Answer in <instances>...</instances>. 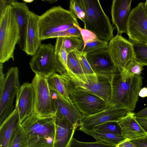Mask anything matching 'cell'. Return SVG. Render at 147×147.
I'll list each match as a JSON object with an SVG mask.
<instances>
[{"instance_id":"cell-41","label":"cell","mask_w":147,"mask_h":147,"mask_svg":"<svg viewBox=\"0 0 147 147\" xmlns=\"http://www.w3.org/2000/svg\"><path fill=\"white\" fill-rule=\"evenodd\" d=\"M10 0H0V14L4 10L7 5L9 4Z\"/></svg>"},{"instance_id":"cell-44","label":"cell","mask_w":147,"mask_h":147,"mask_svg":"<svg viewBox=\"0 0 147 147\" xmlns=\"http://www.w3.org/2000/svg\"><path fill=\"white\" fill-rule=\"evenodd\" d=\"M139 96L142 98L147 97V88L144 87L141 88L139 93Z\"/></svg>"},{"instance_id":"cell-8","label":"cell","mask_w":147,"mask_h":147,"mask_svg":"<svg viewBox=\"0 0 147 147\" xmlns=\"http://www.w3.org/2000/svg\"><path fill=\"white\" fill-rule=\"evenodd\" d=\"M69 96L78 109L85 116L93 115L106 109L108 104L99 97L89 92L76 90L70 78Z\"/></svg>"},{"instance_id":"cell-23","label":"cell","mask_w":147,"mask_h":147,"mask_svg":"<svg viewBox=\"0 0 147 147\" xmlns=\"http://www.w3.org/2000/svg\"><path fill=\"white\" fill-rule=\"evenodd\" d=\"M67 66V74L74 84H89L82 70L76 51H72L68 55Z\"/></svg>"},{"instance_id":"cell-38","label":"cell","mask_w":147,"mask_h":147,"mask_svg":"<svg viewBox=\"0 0 147 147\" xmlns=\"http://www.w3.org/2000/svg\"><path fill=\"white\" fill-rule=\"evenodd\" d=\"M130 141L138 147H147V137Z\"/></svg>"},{"instance_id":"cell-5","label":"cell","mask_w":147,"mask_h":147,"mask_svg":"<svg viewBox=\"0 0 147 147\" xmlns=\"http://www.w3.org/2000/svg\"><path fill=\"white\" fill-rule=\"evenodd\" d=\"M85 12L84 28L96 35L98 38L108 42L113 37V28L108 17L98 0H82Z\"/></svg>"},{"instance_id":"cell-11","label":"cell","mask_w":147,"mask_h":147,"mask_svg":"<svg viewBox=\"0 0 147 147\" xmlns=\"http://www.w3.org/2000/svg\"><path fill=\"white\" fill-rule=\"evenodd\" d=\"M107 49L113 61L120 71L135 58L132 44L121 35L117 34L110 40Z\"/></svg>"},{"instance_id":"cell-13","label":"cell","mask_w":147,"mask_h":147,"mask_svg":"<svg viewBox=\"0 0 147 147\" xmlns=\"http://www.w3.org/2000/svg\"><path fill=\"white\" fill-rule=\"evenodd\" d=\"M86 57L97 76L111 78L117 69L107 49L88 53L86 55Z\"/></svg>"},{"instance_id":"cell-25","label":"cell","mask_w":147,"mask_h":147,"mask_svg":"<svg viewBox=\"0 0 147 147\" xmlns=\"http://www.w3.org/2000/svg\"><path fill=\"white\" fill-rule=\"evenodd\" d=\"M54 47L57 72L61 75L68 74V54L62 45V37L57 38Z\"/></svg>"},{"instance_id":"cell-29","label":"cell","mask_w":147,"mask_h":147,"mask_svg":"<svg viewBox=\"0 0 147 147\" xmlns=\"http://www.w3.org/2000/svg\"><path fill=\"white\" fill-rule=\"evenodd\" d=\"M62 42L68 55L73 51H81L84 46L83 39L76 37H62Z\"/></svg>"},{"instance_id":"cell-28","label":"cell","mask_w":147,"mask_h":147,"mask_svg":"<svg viewBox=\"0 0 147 147\" xmlns=\"http://www.w3.org/2000/svg\"><path fill=\"white\" fill-rule=\"evenodd\" d=\"M76 51L82 70L88 83L91 81L98 80V77L91 68L86 58V54L81 51Z\"/></svg>"},{"instance_id":"cell-40","label":"cell","mask_w":147,"mask_h":147,"mask_svg":"<svg viewBox=\"0 0 147 147\" xmlns=\"http://www.w3.org/2000/svg\"><path fill=\"white\" fill-rule=\"evenodd\" d=\"M117 147H138L131 142L130 140L126 139L116 146Z\"/></svg>"},{"instance_id":"cell-12","label":"cell","mask_w":147,"mask_h":147,"mask_svg":"<svg viewBox=\"0 0 147 147\" xmlns=\"http://www.w3.org/2000/svg\"><path fill=\"white\" fill-rule=\"evenodd\" d=\"M130 112L116 106H109L102 111L84 117L80 121L78 130H91L94 127L107 122L118 121Z\"/></svg>"},{"instance_id":"cell-35","label":"cell","mask_w":147,"mask_h":147,"mask_svg":"<svg viewBox=\"0 0 147 147\" xmlns=\"http://www.w3.org/2000/svg\"><path fill=\"white\" fill-rule=\"evenodd\" d=\"M68 147H117L116 146L99 141L92 142L79 141L73 137Z\"/></svg>"},{"instance_id":"cell-47","label":"cell","mask_w":147,"mask_h":147,"mask_svg":"<svg viewBox=\"0 0 147 147\" xmlns=\"http://www.w3.org/2000/svg\"><path fill=\"white\" fill-rule=\"evenodd\" d=\"M48 1L50 3H55L56 1H57L56 0H51V1Z\"/></svg>"},{"instance_id":"cell-20","label":"cell","mask_w":147,"mask_h":147,"mask_svg":"<svg viewBox=\"0 0 147 147\" xmlns=\"http://www.w3.org/2000/svg\"><path fill=\"white\" fill-rule=\"evenodd\" d=\"M135 114L130 111L118 121L121 129L122 135L130 140L147 137V133L136 120Z\"/></svg>"},{"instance_id":"cell-21","label":"cell","mask_w":147,"mask_h":147,"mask_svg":"<svg viewBox=\"0 0 147 147\" xmlns=\"http://www.w3.org/2000/svg\"><path fill=\"white\" fill-rule=\"evenodd\" d=\"M46 78L51 91L55 92L69 103L72 102L69 96L70 77L68 74L61 75L56 73H52Z\"/></svg>"},{"instance_id":"cell-36","label":"cell","mask_w":147,"mask_h":147,"mask_svg":"<svg viewBox=\"0 0 147 147\" xmlns=\"http://www.w3.org/2000/svg\"><path fill=\"white\" fill-rule=\"evenodd\" d=\"M74 36L82 39L80 30L76 26L71 27L66 30L54 34L52 38L59 37Z\"/></svg>"},{"instance_id":"cell-22","label":"cell","mask_w":147,"mask_h":147,"mask_svg":"<svg viewBox=\"0 0 147 147\" xmlns=\"http://www.w3.org/2000/svg\"><path fill=\"white\" fill-rule=\"evenodd\" d=\"M19 122L18 113L15 109L0 125V147H7Z\"/></svg>"},{"instance_id":"cell-16","label":"cell","mask_w":147,"mask_h":147,"mask_svg":"<svg viewBox=\"0 0 147 147\" xmlns=\"http://www.w3.org/2000/svg\"><path fill=\"white\" fill-rule=\"evenodd\" d=\"M131 0H113L111 14L113 24L117 28V34H127V23L131 11Z\"/></svg>"},{"instance_id":"cell-37","label":"cell","mask_w":147,"mask_h":147,"mask_svg":"<svg viewBox=\"0 0 147 147\" xmlns=\"http://www.w3.org/2000/svg\"><path fill=\"white\" fill-rule=\"evenodd\" d=\"M74 25L80 31L84 42V47L87 43L99 39L96 35L90 31L84 28H82L80 26L76 24H74Z\"/></svg>"},{"instance_id":"cell-1","label":"cell","mask_w":147,"mask_h":147,"mask_svg":"<svg viewBox=\"0 0 147 147\" xmlns=\"http://www.w3.org/2000/svg\"><path fill=\"white\" fill-rule=\"evenodd\" d=\"M111 94L109 106L114 105L133 112L139 100V93L142 85L140 75L124 79L117 68L111 78Z\"/></svg>"},{"instance_id":"cell-43","label":"cell","mask_w":147,"mask_h":147,"mask_svg":"<svg viewBox=\"0 0 147 147\" xmlns=\"http://www.w3.org/2000/svg\"><path fill=\"white\" fill-rule=\"evenodd\" d=\"M134 116L137 117H147V107L141 110L137 113H135Z\"/></svg>"},{"instance_id":"cell-45","label":"cell","mask_w":147,"mask_h":147,"mask_svg":"<svg viewBox=\"0 0 147 147\" xmlns=\"http://www.w3.org/2000/svg\"><path fill=\"white\" fill-rule=\"evenodd\" d=\"M144 7L147 16V0L146 1L145 3H144Z\"/></svg>"},{"instance_id":"cell-7","label":"cell","mask_w":147,"mask_h":147,"mask_svg":"<svg viewBox=\"0 0 147 147\" xmlns=\"http://www.w3.org/2000/svg\"><path fill=\"white\" fill-rule=\"evenodd\" d=\"M19 71L16 67L8 70L0 90V125L13 111L14 98L20 88Z\"/></svg>"},{"instance_id":"cell-34","label":"cell","mask_w":147,"mask_h":147,"mask_svg":"<svg viewBox=\"0 0 147 147\" xmlns=\"http://www.w3.org/2000/svg\"><path fill=\"white\" fill-rule=\"evenodd\" d=\"M108 44L107 42L99 39L87 43L81 51L86 55L98 50L107 49Z\"/></svg>"},{"instance_id":"cell-39","label":"cell","mask_w":147,"mask_h":147,"mask_svg":"<svg viewBox=\"0 0 147 147\" xmlns=\"http://www.w3.org/2000/svg\"><path fill=\"white\" fill-rule=\"evenodd\" d=\"M135 117L138 122L147 133V117Z\"/></svg>"},{"instance_id":"cell-17","label":"cell","mask_w":147,"mask_h":147,"mask_svg":"<svg viewBox=\"0 0 147 147\" xmlns=\"http://www.w3.org/2000/svg\"><path fill=\"white\" fill-rule=\"evenodd\" d=\"M98 77L97 80L89 82L88 84L74 85L71 81L76 90L98 96L103 100L109 106L111 94V78Z\"/></svg>"},{"instance_id":"cell-3","label":"cell","mask_w":147,"mask_h":147,"mask_svg":"<svg viewBox=\"0 0 147 147\" xmlns=\"http://www.w3.org/2000/svg\"><path fill=\"white\" fill-rule=\"evenodd\" d=\"M20 30L14 11L10 4L0 14V63L14 60L16 46L20 42Z\"/></svg>"},{"instance_id":"cell-15","label":"cell","mask_w":147,"mask_h":147,"mask_svg":"<svg viewBox=\"0 0 147 147\" xmlns=\"http://www.w3.org/2000/svg\"><path fill=\"white\" fill-rule=\"evenodd\" d=\"M34 92L31 83H24L20 87L16 95L15 109L18 113L20 122L21 123L33 114Z\"/></svg>"},{"instance_id":"cell-33","label":"cell","mask_w":147,"mask_h":147,"mask_svg":"<svg viewBox=\"0 0 147 147\" xmlns=\"http://www.w3.org/2000/svg\"><path fill=\"white\" fill-rule=\"evenodd\" d=\"M69 11L77 18L84 22L85 12L82 0H71L70 1Z\"/></svg>"},{"instance_id":"cell-30","label":"cell","mask_w":147,"mask_h":147,"mask_svg":"<svg viewBox=\"0 0 147 147\" xmlns=\"http://www.w3.org/2000/svg\"><path fill=\"white\" fill-rule=\"evenodd\" d=\"M130 42L132 44L135 59L144 66H147V45L142 42Z\"/></svg>"},{"instance_id":"cell-31","label":"cell","mask_w":147,"mask_h":147,"mask_svg":"<svg viewBox=\"0 0 147 147\" xmlns=\"http://www.w3.org/2000/svg\"><path fill=\"white\" fill-rule=\"evenodd\" d=\"M144 66L134 59L123 71H120L122 77L126 79L132 76L140 75Z\"/></svg>"},{"instance_id":"cell-6","label":"cell","mask_w":147,"mask_h":147,"mask_svg":"<svg viewBox=\"0 0 147 147\" xmlns=\"http://www.w3.org/2000/svg\"><path fill=\"white\" fill-rule=\"evenodd\" d=\"M31 84L34 92L33 114L42 118L55 116L57 111V105L48 87L46 77L35 75Z\"/></svg>"},{"instance_id":"cell-10","label":"cell","mask_w":147,"mask_h":147,"mask_svg":"<svg viewBox=\"0 0 147 147\" xmlns=\"http://www.w3.org/2000/svg\"><path fill=\"white\" fill-rule=\"evenodd\" d=\"M127 28L129 41L142 42L147 45V16L143 3H139L131 11Z\"/></svg>"},{"instance_id":"cell-42","label":"cell","mask_w":147,"mask_h":147,"mask_svg":"<svg viewBox=\"0 0 147 147\" xmlns=\"http://www.w3.org/2000/svg\"><path fill=\"white\" fill-rule=\"evenodd\" d=\"M3 64L0 63V86L3 85L5 78V75L3 73Z\"/></svg>"},{"instance_id":"cell-14","label":"cell","mask_w":147,"mask_h":147,"mask_svg":"<svg viewBox=\"0 0 147 147\" xmlns=\"http://www.w3.org/2000/svg\"><path fill=\"white\" fill-rule=\"evenodd\" d=\"M39 16L29 11L26 25L22 50L27 55L32 56L42 44L38 26Z\"/></svg>"},{"instance_id":"cell-2","label":"cell","mask_w":147,"mask_h":147,"mask_svg":"<svg viewBox=\"0 0 147 147\" xmlns=\"http://www.w3.org/2000/svg\"><path fill=\"white\" fill-rule=\"evenodd\" d=\"M55 115L42 118L32 114L21 124L26 134L28 147H53Z\"/></svg>"},{"instance_id":"cell-24","label":"cell","mask_w":147,"mask_h":147,"mask_svg":"<svg viewBox=\"0 0 147 147\" xmlns=\"http://www.w3.org/2000/svg\"><path fill=\"white\" fill-rule=\"evenodd\" d=\"M9 4L13 8L19 27L21 35L20 47L21 48H22L28 14L30 10L27 3L24 2H21L16 0H10Z\"/></svg>"},{"instance_id":"cell-18","label":"cell","mask_w":147,"mask_h":147,"mask_svg":"<svg viewBox=\"0 0 147 147\" xmlns=\"http://www.w3.org/2000/svg\"><path fill=\"white\" fill-rule=\"evenodd\" d=\"M51 92L57 107L55 115L63 117L73 126L79 127L80 121L85 116L78 109L72 102L69 103L55 92Z\"/></svg>"},{"instance_id":"cell-4","label":"cell","mask_w":147,"mask_h":147,"mask_svg":"<svg viewBox=\"0 0 147 147\" xmlns=\"http://www.w3.org/2000/svg\"><path fill=\"white\" fill-rule=\"evenodd\" d=\"M74 24L80 26L71 12L60 6H53L39 16L40 38L42 40L52 38L54 34L74 26Z\"/></svg>"},{"instance_id":"cell-9","label":"cell","mask_w":147,"mask_h":147,"mask_svg":"<svg viewBox=\"0 0 147 147\" xmlns=\"http://www.w3.org/2000/svg\"><path fill=\"white\" fill-rule=\"evenodd\" d=\"M35 75L47 77L57 71L55 47L51 43L42 44L30 62Z\"/></svg>"},{"instance_id":"cell-32","label":"cell","mask_w":147,"mask_h":147,"mask_svg":"<svg viewBox=\"0 0 147 147\" xmlns=\"http://www.w3.org/2000/svg\"><path fill=\"white\" fill-rule=\"evenodd\" d=\"M122 134L121 128L118 121H110L94 127L91 130Z\"/></svg>"},{"instance_id":"cell-19","label":"cell","mask_w":147,"mask_h":147,"mask_svg":"<svg viewBox=\"0 0 147 147\" xmlns=\"http://www.w3.org/2000/svg\"><path fill=\"white\" fill-rule=\"evenodd\" d=\"M55 134L53 147H68L77 127L63 117L55 115Z\"/></svg>"},{"instance_id":"cell-27","label":"cell","mask_w":147,"mask_h":147,"mask_svg":"<svg viewBox=\"0 0 147 147\" xmlns=\"http://www.w3.org/2000/svg\"><path fill=\"white\" fill-rule=\"evenodd\" d=\"M7 147H28L26 136L20 122L18 123Z\"/></svg>"},{"instance_id":"cell-26","label":"cell","mask_w":147,"mask_h":147,"mask_svg":"<svg viewBox=\"0 0 147 147\" xmlns=\"http://www.w3.org/2000/svg\"><path fill=\"white\" fill-rule=\"evenodd\" d=\"M99 141L116 146L126 139L122 134H116L95 130H80Z\"/></svg>"},{"instance_id":"cell-46","label":"cell","mask_w":147,"mask_h":147,"mask_svg":"<svg viewBox=\"0 0 147 147\" xmlns=\"http://www.w3.org/2000/svg\"><path fill=\"white\" fill-rule=\"evenodd\" d=\"M22 1L26 3H32L34 1V0H23Z\"/></svg>"}]
</instances>
